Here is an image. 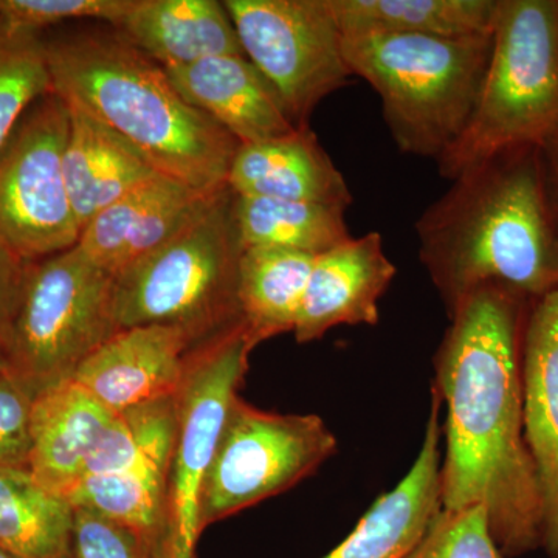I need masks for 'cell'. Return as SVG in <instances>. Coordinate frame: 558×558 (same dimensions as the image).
Wrapping results in <instances>:
<instances>
[{
    "label": "cell",
    "mask_w": 558,
    "mask_h": 558,
    "mask_svg": "<svg viewBox=\"0 0 558 558\" xmlns=\"http://www.w3.org/2000/svg\"><path fill=\"white\" fill-rule=\"evenodd\" d=\"M534 301L505 286L473 290L450 315L433 388L446 403L442 509L486 510L505 558L543 545L542 488L524 436V329Z\"/></svg>",
    "instance_id": "1"
},
{
    "label": "cell",
    "mask_w": 558,
    "mask_h": 558,
    "mask_svg": "<svg viewBox=\"0 0 558 558\" xmlns=\"http://www.w3.org/2000/svg\"><path fill=\"white\" fill-rule=\"evenodd\" d=\"M416 234L447 318L483 286L532 301L558 289V213L539 148L506 150L459 174L418 216Z\"/></svg>",
    "instance_id": "2"
},
{
    "label": "cell",
    "mask_w": 558,
    "mask_h": 558,
    "mask_svg": "<svg viewBox=\"0 0 558 558\" xmlns=\"http://www.w3.org/2000/svg\"><path fill=\"white\" fill-rule=\"evenodd\" d=\"M46 57L51 92L116 131L159 174L196 190L229 186L240 142L116 32L46 43Z\"/></svg>",
    "instance_id": "3"
},
{
    "label": "cell",
    "mask_w": 558,
    "mask_h": 558,
    "mask_svg": "<svg viewBox=\"0 0 558 558\" xmlns=\"http://www.w3.org/2000/svg\"><path fill=\"white\" fill-rule=\"evenodd\" d=\"M494 33L343 36L349 72L379 95L381 116L400 153L438 161L457 142L478 101Z\"/></svg>",
    "instance_id": "4"
},
{
    "label": "cell",
    "mask_w": 558,
    "mask_h": 558,
    "mask_svg": "<svg viewBox=\"0 0 558 558\" xmlns=\"http://www.w3.org/2000/svg\"><path fill=\"white\" fill-rule=\"evenodd\" d=\"M558 142V0H499L494 49L468 126L436 161L454 180L506 150Z\"/></svg>",
    "instance_id": "5"
},
{
    "label": "cell",
    "mask_w": 558,
    "mask_h": 558,
    "mask_svg": "<svg viewBox=\"0 0 558 558\" xmlns=\"http://www.w3.org/2000/svg\"><path fill=\"white\" fill-rule=\"evenodd\" d=\"M234 193H223L204 218L116 277L117 328L170 326L194 344L242 322V245L233 215Z\"/></svg>",
    "instance_id": "6"
},
{
    "label": "cell",
    "mask_w": 558,
    "mask_h": 558,
    "mask_svg": "<svg viewBox=\"0 0 558 558\" xmlns=\"http://www.w3.org/2000/svg\"><path fill=\"white\" fill-rule=\"evenodd\" d=\"M116 278L75 247L33 263L14 322L7 373L33 396L73 379L119 332Z\"/></svg>",
    "instance_id": "7"
},
{
    "label": "cell",
    "mask_w": 558,
    "mask_h": 558,
    "mask_svg": "<svg viewBox=\"0 0 558 558\" xmlns=\"http://www.w3.org/2000/svg\"><path fill=\"white\" fill-rule=\"evenodd\" d=\"M253 347L244 323L191 349L175 395L178 428L167 498L160 558H196L202 535V499L220 433L240 396Z\"/></svg>",
    "instance_id": "8"
},
{
    "label": "cell",
    "mask_w": 558,
    "mask_h": 558,
    "mask_svg": "<svg viewBox=\"0 0 558 558\" xmlns=\"http://www.w3.org/2000/svg\"><path fill=\"white\" fill-rule=\"evenodd\" d=\"M337 449V436L317 414L260 410L238 396L205 483L202 531L295 487Z\"/></svg>",
    "instance_id": "9"
},
{
    "label": "cell",
    "mask_w": 558,
    "mask_h": 558,
    "mask_svg": "<svg viewBox=\"0 0 558 558\" xmlns=\"http://www.w3.org/2000/svg\"><path fill=\"white\" fill-rule=\"evenodd\" d=\"M69 128L68 105L50 92L0 149V247L32 263L80 241L62 171Z\"/></svg>",
    "instance_id": "10"
},
{
    "label": "cell",
    "mask_w": 558,
    "mask_h": 558,
    "mask_svg": "<svg viewBox=\"0 0 558 558\" xmlns=\"http://www.w3.org/2000/svg\"><path fill=\"white\" fill-rule=\"evenodd\" d=\"M245 58L278 92L296 128L352 78L328 0H223Z\"/></svg>",
    "instance_id": "11"
},
{
    "label": "cell",
    "mask_w": 558,
    "mask_h": 558,
    "mask_svg": "<svg viewBox=\"0 0 558 558\" xmlns=\"http://www.w3.org/2000/svg\"><path fill=\"white\" fill-rule=\"evenodd\" d=\"M175 398L117 414L87 459L72 506H86L134 531L160 558L165 498L174 449Z\"/></svg>",
    "instance_id": "12"
},
{
    "label": "cell",
    "mask_w": 558,
    "mask_h": 558,
    "mask_svg": "<svg viewBox=\"0 0 558 558\" xmlns=\"http://www.w3.org/2000/svg\"><path fill=\"white\" fill-rule=\"evenodd\" d=\"M229 190L191 189L157 174L132 190L81 231L78 247L113 278L171 241L218 204Z\"/></svg>",
    "instance_id": "13"
},
{
    "label": "cell",
    "mask_w": 558,
    "mask_h": 558,
    "mask_svg": "<svg viewBox=\"0 0 558 558\" xmlns=\"http://www.w3.org/2000/svg\"><path fill=\"white\" fill-rule=\"evenodd\" d=\"M170 326L121 329L81 363L73 380L113 414L175 398L191 349Z\"/></svg>",
    "instance_id": "14"
},
{
    "label": "cell",
    "mask_w": 558,
    "mask_h": 558,
    "mask_svg": "<svg viewBox=\"0 0 558 558\" xmlns=\"http://www.w3.org/2000/svg\"><path fill=\"white\" fill-rule=\"evenodd\" d=\"M398 269L379 231L351 238L315 258L293 336L314 343L337 326H376L379 301Z\"/></svg>",
    "instance_id": "15"
},
{
    "label": "cell",
    "mask_w": 558,
    "mask_h": 558,
    "mask_svg": "<svg viewBox=\"0 0 558 558\" xmlns=\"http://www.w3.org/2000/svg\"><path fill=\"white\" fill-rule=\"evenodd\" d=\"M440 407L442 400L432 388L427 427L409 473L373 502L347 538L319 558H403L425 534L442 509Z\"/></svg>",
    "instance_id": "16"
},
{
    "label": "cell",
    "mask_w": 558,
    "mask_h": 558,
    "mask_svg": "<svg viewBox=\"0 0 558 558\" xmlns=\"http://www.w3.org/2000/svg\"><path fill=\"white\" fill-rule=\"evenodd\" d=\"M524 436L542 488V548L558 558V289L532 304L521 354Z\"/></svg>",
    "instance_id": "17"
},
{
    "label": "cell",
    "mask_w": 558,
    "mask_h": 558,
    "mask_svg": "<svg viewBox=\"0 0 558 558\" xmlns=\"http://www.w3.org/2000/svg\"><path fill=\"white\" fill-rule=\"evenodd\" d=\"M165 72L191 106L207 113L240 145L296 130L278 92L244 54L207 58Z\"/></svg>",
    "instance_id": "18"
},
{
    "label": "cell",
    "mask_w": 558,
    "mask_h": 558,
    "mask_svg": "<svg viewBox=\"0 0 558 558\" xmlns=\"http://www.w3.org/2000/svg\"><path fill=\"white\" fill-rule=\"evenodd\" d=\"M238 196L314 202L349 208L352 194L344 175L311 126L266 142L241 145L229 172Z\"/></svg>",
    "instance_id": "19"
},
{
    "label": "cell",
    "mask_w": 558,
    "mask_h": 558,
    "mask_svg": "<svg viewBox=\"0 0 558 558\" xmlns=\"http://www.w3.org/2000/svg\"><path fill=\"white\" fill-rule=\"evenodd\" d=\"M116 416L73 379L40 392L32 411L33 478L70 501L87 459Z\"/></svg>",
    "instance_id": "20"
},
{
    "label": "cell",
    "mask_w": 558,
    "mask_h": 558,
    "mask_svg": "<svg viewBox=\"0 0 558 558\" xmlns=\"http://www.w3.org/2000/svg\"><path fill=\"white\" fill-rule=\"evenodd\" d=\"M113 28L163 69L244 54L229 11L218 0H132Z\"/></svg>",
    "instance_id": "21"
},
{
    "label": "cell",
    "mask_w": 558,
    "mask_h": 558,
    "mask_svg": "<svg viewBox=\"0 0 558 558\" xmlns=\"http://www.w3.org/2000/svg\"><path fill=\"white\" fill-rule=\"evenodd\" d=\"M70 128L62 171L80 229L102 209L159 174L116 131L68 105Z\"/></svg>",
    "instance_id": "22"
},
{
    "label": "cell",
    "mask_w": 558,
    "mask_h": 558,
    "mask_svg": "<svg viewBox=\"0 0 558 558\" xmlns=\"http://www.w3.org/2000/svg\"><path fill=\"white\" fill-rule=\"evenodd\" d=\"M341 35L468 38L497 25L499 0H328Z\"/></svg>",
    "instance_id": "23"
},
{
    "label": "cell",
    "mask_w": 558,
    "mask_h": 558,
    "mask_svg": "<svg viewBox=\"0 0 558 558\" xmlns=\"http://www.w3.org/2000/svg\"><path fill=\"white\" fill-rule=\"evenodd\" d=\"M315 258L288 248L242 250L238 296L253 347L293 332Z\"/></svg>",
    "instance_id": "24"
},
{
    "label": "cell",
    "mask_w": 558,
    "mask_h": 558,
    "mask_svg": "<svg viewBox=\"0 0 558 558\" xmlns=\"http://www.w3.org/2000/svg\"><path fill=\"white\" fill-rule=\"evenodd\" d=\"M73 506L27 469L0 465V548L20 558H73Z\"/></svg>",
    "instance_id": "25"
},
{
    "label": "cell",
    "mask_w": 558,
    "mask_h": 558,
    "mask_svg": "<svg viewBox=\"0 0 558 558\" xmlns=\"http://www.w3.org/2000/svg\"><path fill=\"white\" fill-rule=\"evenodd\" d=\"M348 208L234 194L233 215L242 248L277 247L319 256L351 240Z\"/></svg>",
    "instance_id": "26"
},
{
    "label": "cell",
    "mask_w": 558,
    "mask_h": 558,
    "mask_svg": "<svg viewBox=\"0 0 558 558\" xmlns=\"http://www.w3.org/2000/svg\"><path fill=\"white\" fill-rule=\"evenodd\" d=\"M50 92L46 43L0 27V149L25 112Z\"/></svg>",
    "instance_id": "27"
},
{
    "label": "cell",
    "mask_w": 558,
    "mask_h": 558,
    "mask_svg": "<svg viewBox=\"0 0 558 558\" xmlns=\"http://www.w3.org/2000/svg\"><path fill=\"white\" fill-rule=\"evenodd\" d=\"M403 558H505L490 534L486 510L440 509Z\"/></svg>",
    "instance_id": "28"
},
{
    "label": "cell",
    "mask_w": 558,
    "mask_h": 558,
    "mask_svg": "<svg viewBox=\"0 0 558 558\" xmlns=\"http://www.w3.org/2000/svg\"><path fill=\"white\" fill-rule=\"evenodd\" d=\"M132 0H0V27L38 35L65 21L95 20L116 27Z\"/></svg>",
    "instance_id": "29"
},
{
    "label": "cell",
    "mask_w": 558,
    "mask_h": 558,
    "mask_svg": "<svg viewBox=\"0 0 558 558\" xmlns=\"http://www.w3.org/2000/svg\"><path fill=\"white\" fill-rule=\"evenodd\" d=\"M73 558H153L130 527L86 506H73Z\"/></svg>",
    "instance_id": "30"
},
{
    "label": "cell",
    "mask_w": 558,
    "mask_h": 558,
    "mask_svg": "<svg viewBox=\"0 0 558 558\" xmlns=\"http://www.w3.org/2000/svg\"><path fill=\"white\" fill-rule=\"evenodd\" d=\"M35 396L9 373H0V465L28 470Z\"/></svg>",
    "instance_id": "31"
},
{
    "label": "cell",
    "mask_w": 558,
    "mask_h": 558,
    "mask_svg": "<svg viewBox=\"0 0 558 558\" xmlns=\"http://www.w3.org/2000/svg\"><path fill=\"white\" fill-rule=\"evenodd\" d=\"M32 264L0 247V373H7L11 336Z\"/></svg>",
    "instance_id": "32"
},
{
    "label": "cell",
    "mask_w": 558,
    "mask_h": 558,
    "mask_svg": "<svg viewBox=\"0 0 558 558\" xmlns=\"http://www.w3.org/2000/svg\"><path fill=\"white\" fill-rule=\"evenodd\" d=\"M543 163H545L546 178L550 196H553L554 205L558 213V142L542 148Z\"/></svg>",
    "instance_id": "33"
},
{
    "label": "cell",
    "mask_w": 558,
    "mask_h": 558,
    "mask_svg": "<svg viewBox=\"0 0 558 558\" xmlns=\"http://www.w3.org/2000/svg\"><path fill=\"white\" fill-rule=\"evenodd\" d=\"M0 558H20V557L13 556V554L9 553V550L0 548Z\"/></svg>",
    "instance_id": "34"
}]
</instances>
